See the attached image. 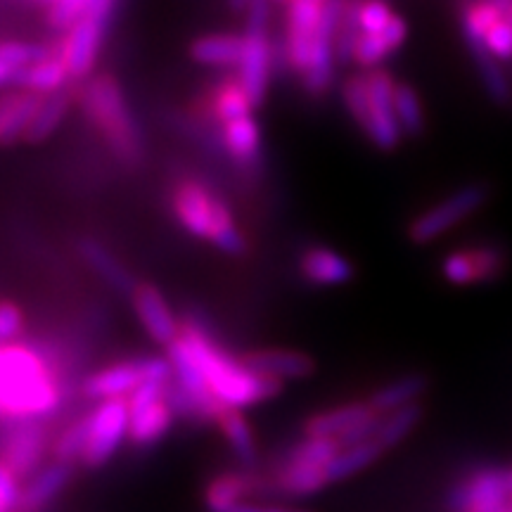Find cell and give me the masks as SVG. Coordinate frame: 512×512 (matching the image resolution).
Returning a JSON list of instances; mask_svg holds the SVG:
<instances>
[{
    "instance_id": "cell-22",
    "label": "cell",
    "mask_w": 512,
    "mask_h": 512,
    "mask_svg": "<svg viewBox=\"0 0 512 512\" xmlns=\"http://www.w3.org/2000/svg\"><path fill=\"white\" fill-rule=\"evenodd\" d=\"M43 100L46 98L41 93L27 91V88L17 93H5L0 102V143L15 145L19 138H24L31 121L41 110Z\"/></svg>"
},
{
    "instance_id": "cell-33",
    "label": "cell",
    "mask_w": 512,
    "mask_h": 512,
    "mask_svg": "<svg viewBox=\"0 0 512 512\" xmlns=\"http://www.w3.org/2000/svg\"><path fill=\"white\" fill-rule=\"evenodd\" d=\"M214 425L219 427L223 437H226L228 446L235 451V456H240L245 463H252L256 458V441H254L252 427H249L247 418L242 415V408L226 406L219 413V418H216Z\"/></svg>"
},
{
    "instance_id": "cell-18",
    "label": "cell",
    "mask_w": 512,
    "mask_h": 512,
    "mask_svg": "<svg viewBox=\"0 0 512 512\" xmlns=\"http://www.w3.org/2000/svg\"><path fill=\"white\" fill-rule=\"evenodd\" d=\"M242 361L256 373L273 377V380H306L316 373V358L294 349H259L249 351Z\"/></svg>"
},
{
    "instance_id": "cell-2",
    "label": "cell",
    "mask_w": 512,
    "mask_h": 512,
    "mask_svg": "<svg viewBox=\"0 0 512 512\" xmlns=\"http://www.w3.org/2000/svg\"><path fill=\"white\" fill-rule=\"evenodd\" d=\"M181 337L188 342L192 354L197 356L209 380L211 392H214L223 406L247 408L254 406V403L275 399V396L283 392V382L256 373L242 358H235L228 351H223L197 320H183Z\"/></svg>"
},
{
    "instance_id": "cell-4",
    "label": "cell",
    "mask_w": 512,
    "mask_h": 512,
    "mask_svg": "<svg viewBox=\"0 0 512 512\" xmlns=\"http://www.w3.org/2000/svg\"><path fill=\"white\" fill-rule=\"evenodd\" d=\"M174 214L190 235L211 240L221 252L230 256H242L247 252V242L235 226L233 214L221 197L204 188L200 181L185 178L174 188L171 195Z\"/></svg>"
},
{
    "instance_id": "cell-34",
    "label": "cell",
    "mask_w": 512,
    "mask_h": 512,
    "mask_svg": "<svg viewBox=\"0 0 512 512\" xmlns=\"http://www.w3.org/2000/svg\"><path fill=\"white\" fill-rule=\"evenodd\" d=\"M403 38H406V22L401 17H394L392 24L380 31V34L361 36L354 57L361 64H366V67H373V64L382 62L392 50L399 48Z\"/></svg>"
},
{
    "instance_id": "cell-50",
    "label": "cell",
    "mask_w": 512,
    "mask_h": 512,
    "mask_svg": "<svg viewBox=\"0 0 512 512\" xmlns=\"http://www.w3.org/2000/svg\"><path fill=\"white\" fill-rule=\"evenodd\" d=\"M505 475H508V486H510V494H512V467L505 470Z\"/></svg>"
},
{
    "instance_id": "cell-17",
    "label": "cell",
    "mask_w": 512,
    "mask_h": 512,
    "mask_svg": "<svg viewBox=\"0 0 512 512\" xmlns=\"http://www.w3.org/2000/svg\"><path fill=\"white\" fill-rule=\"evenodd\" d=\"M64 38V62L74 79H83L93 72L95 57H98L105 24L91 15H83Z\"/></svg>"
},
{
    "instance_id": "cell-28",
    "label": "cell",
    "mask_w": 512,
    "mask_h": 512,
    "mask_svg": "<svg viewBox=\"0 0 512 512\" xmlns=\"http://www.w3.org/2000/svg\"><path fill=\"white\" fill-rule=\"evenodd\" d=\"M223 143L235 162L252 166L259 162L261 155V133L252 117H242L223 124Z\"/></svg>"
},
{
    "instance_id": "cell-14",
    "label": "cell",
    "mask_w": 512,
    "mask_h": 512,
    "mask_svg": "<svg viewBox=\"0 0 512 512\" xmlns=\"http://www.w3.org/2000/svg\"><path fill=\"white\" fill-rule=\"evenodd\" d=\"M344 5L339 0H325L323 17H320V29L311 50V62L309 69L304 74V83L309 88V93L318 95L328 91L332 81V46H335V36L339 19H342Z\"/></svg>"
},
{
    "instance_id": "cell-13",
    "label": "cell",
    "mask_w": 512,
    "mask_h": 512,
    "mask_svg": "<svg viewBox=\"0 0 512 512\" xmlns=\"http://www.w3.org/2000/svg\"><path fill=\"white\" fill-rule=\"evenodd\" d=\"M325 0H290V19H287L285 48L294 72L306 74L311 62V50L316 43L320 17H323Z\"/></svg>"
},
{
    "instance_id": "cell-44",
    "label": "cell",
    "mask_w": 512,
    "mask_h": 512,
    "mask_svg": "<svg viewBox=\"0 0 512 512\" xmlns=\"http://www.w3.org/2000/svg\"><path fill=\"white\" fill-rule=\"evenodd\" d=\"M22 332H24L22 311H19V306L15 302L5 299V302L0 304V339H3V344L19 342Z\"/></svg>"
},
{
    "instance_id": "cell-8",
    "label": "cell",
    "mask_w": 512,
    "mask_h": 512,
    "mask_svg": "<svg viewBox=\"0 0 512 512\" xmlns=\"http://www.w3.org/2000/svg\"><path fill=\"white\" fill-rule=\"evenodd\" d=\"M88 418H91V430H88V444L83 451L81 465L93 470V467L105 465L117 453V448L124 444V439H128V427H131L128 396L100 401Z\"/></svg>"
},
{
    "instance_id": "cell-19",
    "label": "cell",
    "mask_w": 512,
    "mask_h": 512,
    "mask_svg": "<svg viewBox=\"0 0 512 512\" xmlns=\"http://www.w3.org/2000/svg\"><path fill=\"white\" fill-rule=\"evenodd\" d=\"M299 271L306 283L316 287H339L354 280V264L330 247H309L299 256Z\"/></svg>"
},
{
    "instance_id": "cell-5",
    "label": "cell",
    "mask_w": 512,
    "mask_h": 512,
    "mask_svg": "<svg viewBox=\"0 0 512 512\" xmlns=\"http://www.w3.org/2000/svg\"><path fill=\"white\" fill-rule=\"evenodd\" d=\"M489 195L491 188L486 183L465 185V188L448 195L446 200L434 204L432 209H427L425 214L415 216L411 226H408V240L413 245H427V242L441 238L448 230L456 228L458 223H463L472 214H477L489 202Z\"/></svg>"
},
{
    "instance_id": "cell-20",
    "label": "cell",
    "mask_w": 512,
    "mask_h": 512,
    "mask_svg": "<svg viewBox=\"0 0 512 512\" xmlns=\"http://www.w3.org/2000/svg\"><path fill=\"white\" fill-rule=\"evenodd\" d=\"M264 491H268L266 479L247 475V472H226V475L211 479L204 491V505L209 512H230Z\"/></svg>"
},
{
    "instance_id": "cell-32",
    "label": "cell",
    "mask_w": 512,
    "mask_h": 512,
    "mask_svg": "<svg viewBox=\"0 0 512 512\" xmlns=\"http://www.w3.org/2000/svg\"><path fill=\"white\" fill-rule=\"evenodd\" d=\"M69 69L64 57H53V60H43L31 64V67H24L22 72L15 76L12 86H22L27 91H36V93H55L64 88L67 83Z\"/></svg>"
},
{
    "instance_id": "cell-40",
    "label": "cell",
    "mask_w": 512,
    "mask_h": 512,
    "mask_svg": "<svg viewBox=\"0 0 512 512\" xmlns=\"http://www.w3.org/2000/svg\"><path fill=\"white\" fill-rule=\"evenodd\" d=\"M361 5L358 0L342 10V19L337 27V60L349 62L356 55V46L361 41Z\"/></svg>"
},
{
    "instance_id": "cell-36",
    "label": "cell",
    "mask_w": 512,
    "mask_h": 512,
    "mask_svg": "<svg viewBox=\"0 0 512 512\" xmlns=\"http://www.w3.org/2000/svg\"><path fill=\"white\" fill-rule=\"evenodd\" d=\"M339 451H342V444H339L337 439L309 437V434H306L304 439H299L297 444L287 448L283 460H290V463L328 467Z\"/></svg>"
},
{
    "instance_id": "cell-42",
    "label": "cell",
    "mask_w": 512,
    "mask_h": 512,
    "mask_svg": "<svg viewBox=\"0 0 512 512\" xmlns=\"http://www.w3.org/2000/svg\"><path fill=\"white\" fill-rule=\"evenodd\" d=\"M91 0H55L48 5V24L53 29H72L86 15Z\"/></svg>"
},
{
    "instance_id": "cell-3",
    "label": "cell",
    "mask_w": 512,
    "mask_h": 512,
    "mask_svg": "<svg viewBox=\"0 0 512 512\" xmlns=\"http://www.w3.org/2000/svg\"><path fill=\"white\" fill-rule=\"evenodd\" d=\"M81 107L112 155L128 169H138L145 159V143L136 119L128 112L119 83L107 74L93 79L81 95Z\"/></svg>"
},
{
    "instance_id": "cell-10",
    "label": "cell",
    "mask_w": 512,
    "mask_h": 512,
    "mask_svg": "<svg viewBox=\"0 0 512 512\" xmlns=\"http://www.w3.org/2000/svg\"><path fill=\"white\" fill-rule=\"evenodd\" d=\"M505 268H508V252L496 245L458 249L441 261V275L456 287L494 283Z\"/></svg>"
},
{
    "instance_id": "cell-29",
    "label": "cell",
    "mask_w": 512,
    "mask_h": 512,
    "mask_svg": "<svg viewBox=\"0 0 512 512\" xmlns=\"http://www.w3.org/2000/svg\"><path fill=\"white\" fill-rule=\"evenodd\" d=\"M384 451H387V448L380 444V439L377 437H370L354 446H344L342 451L335 456V460L328 465L330 484L342 482V479L358 475V472L366 470L368 465H373Z\"/></svg>"
},
{
    "instance_id": "cell-23",
    "label": "cell",
    "mask_w": 512,
    "mask_h": 512,
    "mask_svg": "<svg viewBox=\"0 0 512 512\" xmlns=\"http://www.w3.org/2000/svg\"><path fill=\"white\" fill-rule=\"evenodd\" d=\"M72 475L74 465L60 463V460L41 467V470H38L34 477H29L27 484H24L19 510L41 512L43 508H48V505L67 489V484L72 482Z\"/></svg>"
},
{
    "instance_id": "cell-27",
    "label": "cell",
    "mask_w": 512,
    "mask_h": 512,
    "mask_svg": "<svg viewBox=\"0 0 512 512\" xmlns=\"http://www.w3.org/2000/svg\"><path fill=\"white\" fill-rule=\"evenodd\" d=\"M430 387V380L425 375H403L399 380L384 384V387L377 389V392L370 394L368 403L375 408L380 415L394 413L403 406H411V403H418L422 394Z\"/></svg>"
},
{
    "instance_id": "cell-54",
    "label": "cell",
    "mask_w": 512,
    "mask_h": 512,
    "mask_svg": "<svg viewBox=\"0 0 512 512\" xmlns=\"http://www.w3.org/2000/svg\"><path fill=\"white\" fill-rule=\"evenodd\" d=\"M505 512H508V510H505Z\"/></svg>"
},
{
    "instance_id": "cell-46",
    "label": "cell",
    "mask_w": 512,
    "mask_h": 512,
    "mask_svg": "<svg viewBox=\"0 0 512 512\" xmlns=\"http://www.w3.org/2000/svg\"><path fill=\"white\" fill-rule=\"evenodd\" d=\"M486 46L494 53L498 60H512V22L510 19H501L486 34Z\"/></svg>"
},
{
    "instance_id": "cell-35",
    "label": "cell",
    "mask_w": 512,
    "mask_h": 512,
    "mask_svg": "<svg viewBox=\"0 0 512 512\" xmlns=\"http://www.w3.org/2000/svg\"><path fill=\"white\" fill-rule=\"evenodd\" d=\"M72 100H74V93L69 91H55V93H50L46 100H43V105H41V110H38V114H36V119L31 121V126H29V131L24 133V140H27V143H41V140H46L50 133L55 131L57 126H60V121L64 119V114H67V110H69V105H72Z\"/></svg>"
},
{
    "instance_id": "cell-9",
    "label": "cell",
    "mask_w": 512,
    "mask_h": 512,
    "mask_svg": "<svg viewBox=\"0 0 512 512\" xmlns=\"http://www.w3.org/2000/svg\"><path fill=\"white\" fill-rule=\"evenodd\" d=\"M508 467H482L453 486L448 494L451 512H505L510 505Z\"/></svg>"
},
{
    "instance_id": "cell-31",
    "label": "cell",
    "mask_w": 512,
    "mask_h": 512,
    "mask_svg": "<svg viewBox=\"0 0 512 512\" xmlns=\"http://www.w3.org/2000/svg\"><path fill=\"white\" fill-rule=\"evenodd\" d=\"M211 117H214L219 124H228V121L249 117V112L254 110L252 100L242 86V81L226 79L221 81L219 86L211 93Z\"/></svg>"
},
{
    "instance_id": "cell-48",
    "label": "cell",
    "mask_w": 512,
    "mask_h": 512,
    "mask_svg": "<svg viewBox=\"0 0 512 512\" xmlns=\"http://www.w3.org/2000/svg\"><path fill=\"white\" fill-rule=\"evenodd\" d=\"M112 8H114V0H91L86 15L95 17L100 24H105L107 27V22H110V15H112Z\"/></svg>"
},
{
    "instance_id": "cell-53",
    "label": "cell",
    "mask_w": 512,
    "mask_h": 512,
    "mask_svg": "<svg viewBox=\"0 0 512 512\" xmlns=\"http://www.w3.org/2000/svg\"><path fill=\"white\" fill-rule=\"evenodd\" d=\"M278 3H285V0H278Z\"/></svg>"
},
{
    "instance_id": "cell-21",
    "label": "cell",
    "mask_w": 512,
    "mask_h": 512,
    "mask_svg": "<svg viewBox=\"0 0 512 512\" xmlns=\"http://www.w3.org/2000/svg\"><path fill=\"white\" fill-rule=\"evenodd\" d=\"M266 482L268 491L275 496H313L323 491L325 486H330V477L328 467L283 460Z\"/></svg>"
},
{
    "instance_id": "cell-16",
    "label": "cell",
    "mask_w": 512,
    "mask_h": 512,
    "mask_svg": "<svg viewBox=\"0 0 512 512\" xmlns=\"http://www.w3.org/2000/svg\"><path fill=\"white\" fill-rule=\"evenodd\" d=\"M245 48H242L240 60V81L252 100L254 107H261L266 100L268 72H271V48H268L266 29L247 27Z\"/></svg>"
},
{
    "instance_id": "cell-6",
    "label": "cell",
    "mask_w": 512,
    "mask_h": 512,
    "mask_svg": "<svg viewBox=\"0 0 512 512\" xmlns=\"http://www.w3.org/2000/svg\"><path fill=\"white\" fill-rule=\"evenodd\" d=\"M171 377V363L169 358L145 356V358H131V361L114 363L86 377L81 384V394L91 401H105L114 399V396H128L133 394L140 384L152 380H169Z\"/></svg>"
},
{
    "instance_id": "cell-7",
    "label": "cell",
    "mask_w": 512,
    "mask_h": 512,
    "mask_svg": "<svg viewBox=\"0 0 512 512\" xmlns=\"http://www.w3.org/2000/svg\"><path fill=\"white\" fill-rule=\"evenodd\" d=\"M171 380V377H169ZM169 380H152L140 384L133 394H128V408H131V427H128V439L140 448L155 446L169 434L174 425L176 413L171 408Z\"/></svg>"
},
{
    "instance_id": "cell-47",
    "label": "cell",
    "mask_w": 512,
    "mask_h": 512,
    "mask_svg": "<svg viewBox=\"0 0 512 512\" xmlns=\"http://www.w3.org/2000/svg\"><path fill=\"white\" fill-rule=\"evenodd\" d=\"M230 512H311L302 508H285V505H266V503H240Z\"/></svg>"
},
{
    "instance_id": "cell-30",
    "label": "cell",
    "mask_w": 512,
    "mask_h": 512,
    "mask_svg": "<svg viewBox=\"0 0 512 512\" xmlns=\"http://www.w3.org/2000/svg\"><path fill=\"white\" fill-rule=\"evenodd\" d=\"M242 48H245V38L235 34H211L197 38L190 46V55L197 62L211 64V67H230V64H240Z\"/></svg>"
},
{
    "instance_id": "cell-49",
    "label": "cell",
    "mask_w": 512,
    "mask_h": 512,
    "mask_svg": "<svg viewBox=\"0 0 512 512\" xmlns=\"http://www.w3.org/2000/svg\"><path fill=\"white\" fill-rule=\"evenodd\" d=\"M228 3H230V8H233V10H247L249 0H228Z\"/></svg>"
},
{
    "instance_id": "cell-38",
    "label": "cell",
    "mask_w": 512,
    "mask_h": 512,
    "mask_svg": "<svg viewBox=\"0 0 512 512\" xmlns=\"http://www.w3.org/2000/svg\"><path fill=\"white\" fill-rule=\"evenodd\" d=\"M88 430H91V418H88V415L64 427L60 437H57L53 444L55 460H60V463H69V465L81 463L83 451H86V444H88Z\"/></svg>"
},
{
    "instance_id": "cell-24",
    "label": "cell",
    "mask_w": 512,
    "mask_h": 512,
    "mask_svg": "<svg viewBox=\"0 0 512 512\" xmlns=\"http://www.w3.org/2000/svg\"><path fill=\"white\" fill-rule=\"evenodd\" d=\"M463 34H465L467 48H470L472 57H475L479 76H482V83H484L486 93H489V98L498 102V105H508L510 81L503 72L501 60H498V57L489 50V46H486V36L482 34V31H477L472 27H463Z\"/></svg>"
},
{
    "instance_id": "cell-52",
    "label": "cell",
    "mask_w": 512,
    "mask_h": 512,
    "mask_svg": "<svg viewBox=\"0 0 512 512\" xmlns=\"http://www.w3.org/2000/svg\"><path fill=\"white\" fill-rule=\"evenodd\" d=\"M12 512H27V510H19V508H17V510H12Z\"/></svg>"
},
{
    "instance_id": "cell-25",
    "label": "cell",
    "mask_w": 512,
    "mask_h": 512,
    "mask_svg": "<svg viewBox=\"0 0 512 512\" xmlns=\"http://www.w3.org/2000/svg\"><path fill=\"white\" fill-rule=\"evenodd\" d=\"M373 415H377V411L368 401L344 403V406L311 415L304 425V434H309V437H332L339 441L344 434H349L356 425H361L363 420L373 418Z\"/></svg>"
},
{
    "instance_id": "cell-1",
    "label": "cell",
    "mask_w": 512,
    "mask_h": 512,
    "mask_svg": "<svg viewBox=\"0 0 512 512\" xmlns=\"http://www.w3.org/2000/svg\"><path fill=\"white\" fill-rule=\"evenodd\" d=\"M64 399L60 361L50 347L12 342L0 351V413L5 422L41 420Z\"/></svg>"
},
{
    "instance_id": "cell-43",
    "label": "cell",
    "mask_w": 512,
    "mask_h": 512,
    "mask_svg": "<svg viewBox=\"0 0 512 512\" xmlns=\"http://www.w3.org/2000/svg\"><path fill=\"white\" fill-rule=\"evenodd\" d=\"M392 10L382 0H366L361 5V27L366 34H380L392 24Z\"/></svg>"
},
{
    "instance_id": "cell-15",
    "label": "cell",
    "mask_w": 512,
    "mask_h": 512,
    "mask_svg": "<svg viewBox=\"0 0 512 512\" xmlns=\"http://www.w3.org/2000/svg\"><path fill=\"white\" fill-rule=\"evenodd\" d=\"M133 309H136L140 323L147 335L155 339L157 344L171 347L178 337H181V323L174 316V311L166 304L164 294L150 283H138L131 294Z\"/></svg>"
},
{
    "instance_id": "cell-37",
    "label": "cell",
    "mask_w": 512,
    "mask_h": 512,
    "mask_svg": "<svg viewBox=\"0 0 512 512\" xmlns=\"http://www.w3.org/2000/svg\"><path fill=\"white\" fill-rule=\"evenodd\" d=\"M420 415L422 408L418 403H411V406H403L399 411L382 415L380 430H377L375 437L380 439V444L389 451V448L399 446L401 441L415 430V425L420 422Z\"/></svg>"
},
{
    "instance_id": "cell-51",
    "label": "cell",
    "mask_w": 512,
    "mask_h": 512,
    "mask_svg": "<svg viewBox=\"0 0 512 512\" xmlns=\"http://www.w3.org/2000/svg\"><path fill=\"white\" fill-rule=\"evenodd\" d=\"M36 3H43V5H53L55 0H36Z\"/></svg>"
},
{
    "instance_id": "cell-45",
    "label": "cell",
    "mask_w": 512,
    "mask_h": 512,
    "mask_svg": "<svg viewBox=\"0 0 512 512\" xmlns=\"http://www.w3.org/2000/svg\"><path fill=\"white\" fill-rule=\"evenodd\" d=\"M22 479L10 467L0 465V512H12L22 503Z\"/></svg>"
},
{
    "instance_id": "cell-12",
    "label": "cell",
    "mask_w": 512,
    "mask_h": 512,
    "mask_svg": "<svg viewBox=\"0 0 512 512\" xmlns=\"http://www.w3.org/2000/svg\"><path fill=\"white\" fill-rule=\"evenodd\" d=\"M394 88L396 83L387 72L368 74L370 117L363 131L380 150H394L401 140L403 128L394 110Z\"/></svg>"
},
{
    "instance_id": "cell-39",
    "label": "cell",
    "mask_w": 512,
    "mask_h": 512,
    "mask_svg": "<svg viewBox=\"0 0 512 512\" xmlns=\"http://www.w3.org/2000/svg\"><path fill=\"white\" fill-rule=\"evenodd\" d=\"M394 110L403 131H406L408 136H420L422 128H425V117H422L418 93H415L408 83H396Z\"/></svg>"
},
{
    "instance_id": "cell-41",
    "label": "cell",
    "mask_w": 512,
    "mask_h": 512,
    "mask_svg": "<svg viewBox=\"0 0 512 512\" xmlns=\"http://www.w3.org/2000/svg\"><path fill=\"white\" fill-rule=\"evenodd\" d=\"M344 102H347L351 117L356 124L366 128L370 117V91H368V76H351L344 83Z\"/></svg>"
},
{
    "instance_id": "cell-26",
    "label": "cell",
    "mask_w": 512,
    "mask_h": 512,
    "mask_svg": "<svg viewBox=\"0 0 512 512\" xmlns=\"http://www.w3.org/2000/svg\"><path fill=\"white\" fill-rule=\"evenodd\" d=\"M76 247H79L81 259L86 261V264L91 266L107 285L114 287L117 292L128 294V297H131L133 290L138 287L136 278L128 273V268L121 264V261L110 252V249L93 238H81Z\"/></svg>"
},
{
    "instance_id": "cell-11",
    "label": "cell",
    "mask_w": 512,
    "mask_h": 512,
    "mask_svg": "<svg viewBox=\"0 0 512 512\" xmlns=\"http://www.w3.org/2000/svg\"><path fill=\"white\" fill-rule=\"evenodd\" d=\"M46 446V430H43L38 420L5 422L3 465L10 467L22 482L36 475L38 467H41L43 453H46Z\"/></svg>"
}]
</instances>
